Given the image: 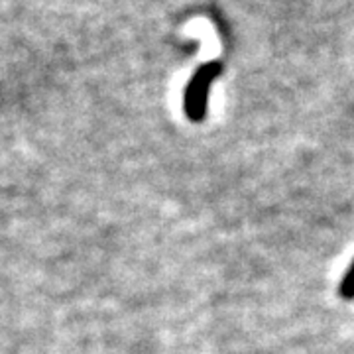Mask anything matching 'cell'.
Here are the masks:
<instances>
[{
  "label": "cell",
  "instance_id": "2",
  "mask_svg": "<svg viewBox=\"0 0 354 354\" xmlns=\"http://www.w3.org/2000/svg\"><path fill=\"white\" fill-rule=\"evenodd\" d=\"M341 295L344 297V299H354V262L353 266L348 268V272H346L344 279H342Z\"/></svg>",
  "mask_w": 354,
  "mask_h": 354
},
{
  "label": "cell",
  "instance_id": "1",
  "mask_svg": "<svg viewBox=\"0 0 354 354\" xmlns=\"http://www.w3.org/2000/svg\"><path fill=\"white\" fill-rule=\"evenodd\" d=\"M221 73V64H207L197 69V73L191 77L187 91H185V113L193 122H199L207 113V97L209 87Z\"/></svg>",
  "mask_w": 354,
  "mask_h": 354
}]
</instances>
